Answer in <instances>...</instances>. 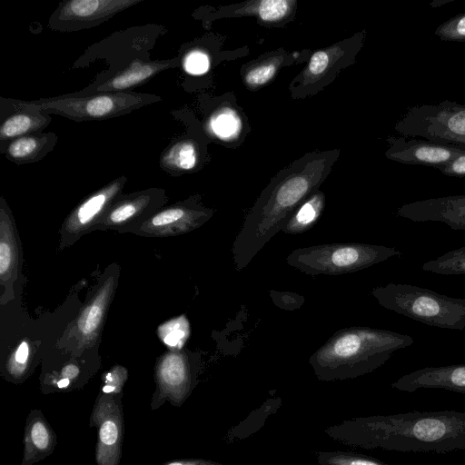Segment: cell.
I'll use <instances>...</instances> for the list:
<instances>
[{"instance_id":"cell-1","label":"cell","mask_w":465,"mask_h":465,"mask_svg":"<svg viewBox=\"0 0 465 465\" xmlns=\"http://www.w3.org/2000/svg\"><path fill=\"white\" fill-rule=\"evenodd\" d=\"M340 150L307 153L278 172L262 191L233 241L235 269L242 271L288 223L295 210L319 190Z\"/></svg>"},{"instance_id":"cell-2","label":"cell","mask_w":465,"mask_h":465,"mask_svg":"<svg viewBox=\"0 0 465 465\" xmlns=\"http://www.w3.org/2000/svg\"><path fill=\"white\" fill-rule=\"evenodd\" d=\"M324 432L342 444L402 452L465 450V412L411 411L346 420Z\"/></svg>"},{"instance_id":"cell-3","label":"cell","mask_w":465,"mask_h":465,"mask_svg":"<svg viewBox=\"0 0 465 465\" xmlns=\"http://www.w3.org/2000/svg\"><path fill=\"white\" fill-rule=\"evenodd\" d=\"M414 342L411 336L371 327H350L333 333L309 358L318 380L355 379L387 362L393 353Z\"/></svg>"},{"instance_id":"cell-4","label":"cell","mask_w":465,"mask_h":465,"mask_svg":"<svg viewBox=\"0 0 465 465\" xmlns=\"http://www.w3.org/2000/svg\"><path fill=\"white\" fill-rule=\"evenodd\" d=\"M371 294L383 308L412 320L442 329L465 330V299L402 283L375 287Z\"/></svg>"},{"instance_id":"cell-5","label":"cell","mask_w":465,"mask_h":465,"mask_svg":"<svg viewBox=\"0 0 465 465\" xmlns=\"http://www.w3.org/2000/svg\"><path fill=\"white\" fill-rule=\"evenodd\" d=\"M402 252L362 242L323 243L293 250L286 262L308 275H340L369 268Z\"/></svg>"},{"instance_id":"cell-6","label":"cell","mask_w":465,"mask_h":465,"mask_svg":"<svg viewBox=\"0 0 465 465\" xmlns=\"http://www.w3.org/2000/svg\"><path fill=\"white\" fill-rule=\"evenodd\" d=\"M155 94L126 92L94 93L85 95L63 94L26 101L30 106L75 122L119 117L161 101Z\"/></svg>"},{"instance_id":"cell-7","label":"cell","mask_w":465,"mask_h":465,"mask_svg":"<svg viewBox=\"0 0 465 465\" xmlns=\"http://www.w3.org/2000/svg\"><path fill=\"white\" fill-rule=\"evenodd\" d=\"M395 130L400 136L465 146V104L444 100L409 107Z\"/></svg>"},{"instance_id":"cell-8","label":"cell","mask_w":465,"mask_h":465,"mask_svg":"<svg viewBox=\"0 0 465 465\" xmlns=\"http://www.w3.org/2000/svg\"><path fill=\"white\" fill-rule=\"evenodd\" d=\"M364 39L365 31H361L349 39L314 52L308 64L292 80L290 85L292 95L302 98L318 92L341 68L353 63Z\"/></svg>"},{"instance_id":"cell-9","label":"cell","mask_w":465,"mask_h":465,"mask_svg":"<svg viewBox=\"0 0 465 465\" xmlns=\"http://www.w3.org/2000/svg\"><path fill=\"white\" fill-rule=\"evenodd\" d=\"M199 360L191 353L171 351L161 357L155 366L156 388L150 407L158 410L166 401L181 407L197 384Z\"/></svg>"},{"instance_id":"cell-10","label":"cell","mask_w":465,"mask_h":465,"mask_svg":"<svg viewBox=\"0 0 465 465\" xmlns=\"http://www.w3.org/2000/svg\"><path fill=\"white\" fill-rule=\"evenodd\" d=\"M123 394L99 391L89 420L97 429L94 449L96 465H120L124 435Z\"/></svg>"},{"instance_id":"cell-11","label":"cell","mask_w":465,"mask_h":465,"mask_svg":"<svg viewBox=\"0 0 465 465\" xmlns=\"http://www.w3.org/2000/svg\"><path fill=\"white\" fill-rule=\"evenodd\" d=\"M213 215L197 197L163 207L128 232L142 236H175L198 229Z\"/></svg>"},{"instance_id":"cell-12","label":"cell","mask_w":465,"mask_h":465,"mask_svg":"<svg viewBox=\"0 0 465 465\" xmlns=\"http://www.w3.org/2000/svg\"><path fill=\"white\" fill-rule=\"evenodd\" d=\"M143 0H68L59 4L49 18L54 31L73 32L89 29Z\"/></svg>"},{"instance_id":"cell-13","label":"cell","mask_w":465,"mask_h":465,"mask_svg":"<svg viewBox=\"0 0 465 465\" xmlns=\"http://www.w3.org/2000/svg\"><path fill=\"white\" fill-rule=\"evenodd\" d=\"M126 183L127 178L121 175L84 199L64 220L61 229V248L74 244L84 233L94 230L122 194Z\"/></svg>"},{"instance_id":"cell-14","label":"cell","mask_w":465,"mask_h":465,"mask_svg":"<svg viewBox=\"0 0 465 465\" xmlns=\"http://www.w3.org/2000/svg\"><path fill=\"white\" fill-rule=\"evenodd\" d=\"M166 202V193L162 188H149L132 193H122L94 230L110 229L128 232L163 208Z\"/></svg>"},{"instance_id":"cell-15","label":"cell","mask_w":465,"mask_h":465,"mask_svg":"<svg viewBox=\"0 0 465 465\" xmlns=\"http://www.w3.org/2000/svg\"><path fill=\"white\" fill-rule=\"evenodd\" d=\"M385 152L388 159L412 165H423L440 169L456 157L465 153V146L440 144L423 139L392 136L387 139Z\"/></svg>"},{"instance_id":"cell-16","label":"cell","mask_w":465,"mask_h":465,"mask_svg":"<svg viewBox=\"0 0 465 465\" xmlns=\"http://www.w3.org/2000/svg\"><path fill=\"white\" fill-rule=\"evenodd\" d=\"M396 214L412 222H440L453 230H465V194L405 203L397 209Z\"/></svg>"},{"instance_id":"cell-17","label":"cell","mask_w":465,"mask_h":465,"mask_svg":"<svg viewBox=\"0 0 465 465\" xmlns=\"http://www.w3.org/2000/svg\"><path fill=\"white\" fill-rule=\"evenodd\" d=\"M21 262L18 235L12 213L5 199L0 201V280L4 292L2 303L14 297L13 287Z\"/></svg>"},{"instance_id":"cell-18","label":"cell","mask_w":465,"mask_h":465,"mask_svg":"<svg viewBox=\"0 0 465 465\" xmlns=\"http://www.w3.org/2000/svg\"><path fill=\"white\" fill-rule=\"evenodd\" d=\"M391 387L407 392L444 389L465 394V364L422 368L401 376Z\"/></svg>"},{"instance_id":"cell-19","label":"cell","mask_w":465,"mask_h":465,"mask_svg":"<svg viewBox=\"0 0 465 465\" xmlns=\"http://www.w3.org/2000/svg\"><path fill=\"white\" fill-rule=\"evenodd\" d=\"M23 456L20 465H34L53 454L57 435L40 409L28 413L24 431Z\"/></svg>"},{"instance_id":"cell-20","label":"cell","mask_w":465,"mask_h":465,"mask_svg":"<svg viewBox=\"0 0 465 465\" xmlns=\"http://www.w3.org/2000/svg\"><path fill=\"white\" fill-rule=\"evenodd\" d=\"M177 59L142 61L134 59L123 70L98 84L94 93L126 92L142 85L159 73L175 66Z\"/></svg>"},{"instance_id":"cell-21","label":"cell","mask_w":465,"mask_h":465,"mask_svg":"<svg viewBox=\"0 0 465 465\" xmlns=\"http://www.w3.org/2000/svg\"><path fill=\"white\" fill-rule=\"evenodd\" d=\"M12 111L2 116L0 143L34 132L44 131L52 121L51 114L39 111L26 101L6 99Z\"/></svg>"},{"instance_id":"cell-22","label":"cell","mask_w":465,"mask_h":465,"mask_svg":"<svg viewBox=\"0 0 465 465\" xmlns=\"http://www.w3.org/2000/svg\"><path fill=\"white\" fill-rule=\"evenodd\" d=\"M57 141L54 133L34 132L0 143V152L17 164L32 163L53 151Z\"/></svg>"},{"instance_id":"cell-23","label":"cell","mask_w":465,"mask_h":465,"mask_svg":"<svg viewBox=\"0 0 465 465\" xmlns=\"http://www.w3.org/2000/svg\"><path fill=\"white\" fill-rule=\"evenodd\" d=\"M115 289V279L108 277L80 313L76 331L84 342L94 340L101 327Z\"/></svg>"},{"instance_id":"cell-24","label":"cell","mask_w":465,"mask_h":465,"mask_svg":"<svg viewBox=\"0 0 465 465\" xmlns=\"http://www.w3.org/2000/svg\"><path fill=\"white\" fill-rule=\"evenodd\" d=\"M200 163V146L192 138L173 140L162 153L160 167L172 175L191 173Z\"/></svg>"},{"instance_id":"cell-25","label":"cell","mask_w":465,"mask_h":465,"mask_svg":"<svg viewBox=\"0 0 465 465\" xmlns=\"http://www.w3.org/2000/svg\"><path fill=\"white\" fill-rule=\"evenodd\" d=\"M293 0H258L248 1L225 7V16L252 15L260 22L275 24L283 22L294 11Z\"/></svg>"},{"instance_id":"cell-26","label":"cell","mask_w":465,"mask_h":465,"mask_svg":"<svg viewBox=\"0 0 465 465\" xmlns=\"http://www.w3.org/2000/svg\"><path fill=\"white\" fill-rule=\"evenodd\" d=\"M325 203V194L316 191L295 210L282 232L293 235L309 231L323 213Z\"/></svg>"},{"instance_id":"cell-27","label":"cell","mask_w":465,"mask_h":465,"mask_svg":"<svg viewBox=\"0 0 465 465\" xmlns=\"http://www.w3.org/2000/svg\"><path fill=\"white\" fill-rule=\"evenodd\" d=\"M281 398H272L264 401L259 408L252 411L245 420L231 428L226 434L227 440H242L259 430L269 416L281 408Z\"/></svg>"},{"instance_id":"cell-28","label":"cell","mask_w":465,"mask_h":465,"mask_svg":"<svg viewBox=\"0 0 465 465\" xmlns=\"http://www.w3.org/2000/svg\"><path fill=\"white\" fill-rule=\"evenodd\" d=\"M207 128L216 138L230 140L240 134L242 120L236 110L223 106L212 113L207 120Z\"/></svg>"},{"instance_id":"cell-29","label":"cell","mask_w":465,"mask_h":465,"mask_svg":"<svg viewBox=\"0 0 465 465\" xmlns=\"http://www.w3.org/2000/svg\"><path fill=\"white\" fill-rule=\"evenodd\" d=\"M284 59L283 54H274L252 64L243 74L245 85L248 88L256 89L267 84L275 76Z\"/></svg>"},{"instance_id":"cell-30","label":"cell","mask_w":465,"mask_h":465,"mask_svg":"<svg viewBox=\"0 0 465 465\" xmlns=\"http://www.w3.org/2000/svg\"><path fill=\"white\" fill-rule=\"evenodd\" d=\"M421 269L437 274L465 276V246L424 262Z\"/></svg>"},{"instance_id":"cell-31","label":"cell","mask_w":465,"mask_h":465,"mask_svg":"<svg viewBox=\"0 0 465 465\" xmlns=\"http://www.w3.org/2000/svg\"><path fill=\"white\" fill-rule=\"evenodd\" d=\"M315 457L319 465H390L371 456L344 450H321Z\"/></svg>"},{"instance_id":"cell-32","label":"cell","mask_w":465,"mask_h":465,"mask_svg":"<svg viewBox=\"0 0 465 465\" xmlns=\"http://www.w3.org/2000/svg\"><path fill=\"white\" fill-rule=\"evenodd\" d=\"M435 35L442 41L465 42V13H460L440 24Z\"/></svg>"},{"instance_id":"cell-33","label":"cell","mask_w":465,"mask_h":465,"mask_svg":"<svg viewBox=\"0 0 465 465\" xmlns=\"http://www.w3.org/2000/svg\"><path fill=\"white\" fill-rule=\"evenodd\" d=\"M189 335V323L184 317L173 320L161 330L163 341L171 347H181Z\"/></svg>"},{"instance_id":"cell-34","label":"cell","mask_w":465,"mask_h":465,"mask_svg":"<svg viewBox=\"0 0 465 465\" xmlns=\"http://www.w3.org/2000/svg\"><path fill=\"white\" fill-rule=\"evenodd\" d=\"M182 64L188 74L199 75L209 70L210 57L203 49L194 48L184 54Z\"/></svg>"},{"instance_id":"cell-35","label":"cell","mask_w":465,"mask_h":465,"mask_svg":"<svg viewBox=\"0 0 465 465\" xmlns=\"http://www.w3.org/2000/svg\"><path fill=\"white\" fill-rule=\"evenodd\" d=\"M127 370L122 366L115 365L103 376V384L100 391L108 394H122L127 380Z\"/></svg>"},{"instance_id":"cell-36","label":"cell","mask_w":465,"mask_h":465,"mask_svg":"<svg viewBox=\"0 0 465 465\" xmlns=\"http://www.w3.org/2000/svg\"><path fill=\"white\" fill-rule=\"evenodd\" d=\"M439 170L448 176L465 177V153L459 155L451 163Z\"/></svg>"},{"instance_id":"cell-37","label":"cell","mask_w":465,"mask_h":465,"mask_svg":"<svg viewBox=\"0 0 465 465\" xmlns=\"http://www.w3.org/2000/svg\"><path fill=\"white\" fill-rule=\"evenodd\" d=\"M160 465H224L223 463L202 458L195 459H179L166 461Z\"/></svg>"},{"instance_id":"cell-38","label":"cell","mask_w":465,"mask_h":465,"mask_svg":"<svg viewBox=\"0 0 465 465\" xmlns=\"http://www.w3.org/2000/svg\"><path fill=\"white\" fill-rule=\"evenodd\" d=\"M453 0H446V1H433L432 3H430V5L431 6H439V5H444V4H447L449 2H451Z\"/></svg>"}]
</instances>
